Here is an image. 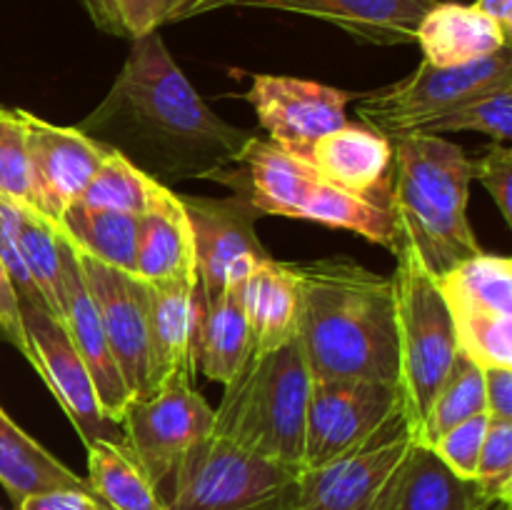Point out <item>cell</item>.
I'll use <instances>...</instances> for the list:
<instances>
[{
  "label": "cell",
  "instance_id": "6da1fadb",
  "mask_svg": "<svg viewBox=\"0 0 512 510\" xmlns=\"http://www.w3.org/2000/svg\"><path fill=\"white\" fill-rule=\"evenodd\" d=\"M130 43L108 95L75 128L163 185L238 163L255 135L205 105L158 30Z\"/></svg>",
  "mask_w": 512,
  "mask_h": 510
},
{
  "label": "cell",
  "instance_id": "7a4b0ae2",
  "mask_svg": "<svg viewBox=\"0 0 512 510\" xmlns=\"http://www.w3.org/2000/svg\"><path fill=\"white\" fill-rule=\"evenodd\" d=\"M298 340L313 378L398 380L393 280L350 258L288 263Z\"/></svg>",
  "mask_w": 512,
  "mask_h": 510
},
{
  "label": "cell",
  "instance_id": "3957f363",
  "mask_svg": "<svg viewBox=\"0 0 512 510\" xmlns=\"http://www.w3.org/2000/svg\"><path fill=\"white\" fill-rule=\"evenodd\" d=\"M470 183L473 158L453 140L418 133L393 140L385 205L395 243L408 245L433 280L483 253L468 220Z\"/></svg>",
  "mask_w": 512,
  "mask_h": 510
},
{
  "label": "cell",
  "instance_id": "277c9868",
  "mask_svg": "<svg viewBox=\"0 0 512 510\" xmlns=\"http://www.w3.org/2000/svg\"><path fill=\"white\" fill-rule=\"evenodd\" d=\"M223 388L213 435L258 458L303 468L305 410L313 373L298 335L283 348L250 355L243 370Z\"/></svg>",
  "mask_w": 512,
  "mask_h": 510
},
{
  "label": "cell",
  "instance_id": "5b68a950",
  "mask_svg": "<svg viewBox=\"0 0 512 510\" xmlns=\"http://www.w3.org/2000/svg\"><path fill=\"white\" fill-rule=\"evenodd\" d=\"M395 330H398V385L403 413L418 443L440 383L458 358L453 320L438 285L413 250L395 243Z\"/></svg>",
  "mask_w": 512,
  "mask_h": 510
},
{
  "label": "cell",
  "instance_id": "8992f818",
  "mask_svg": "<svg viewBox=\"0 0 512 510\" xmlns=\"http://www.w3.org/2000/svg\"><path fill=\"white\" fill-rule=\"evenodd\" d=\"M300 470L210 433L178 460L163 503L165 510H293Z\"/></svg>",
  "mask_w": 512,
  "mask_h": 510
},
{
  "label": "cell",
  "instance_id": "52a82bcc",
  "mask_svg": "<svg viewBox=\"0 0 512 510\" xmlns=\"http://www.w3.org/2000/svg\"><path fill=\"white\" fill-rule=\"evenodd\" d=\"M512 85V55L508 48L453 68L420 63L413 75L390 88L368 93L355 103L360 120L390 140L418 133L450 110L493 90Z\"/></svg>",
  "mask_w": 512,
  "mask_h": 510
},
{
  "label": "cell",
  "instance_id": "ba28073f",
  "mask_svg": "<svg viewBox=\"0 0 512 510\" xmlns=\"http://www.w3.org/2000/svg\"><path fill=\"white\" fill-rule=\"evenodd\" d=\"M458 350L478 368H512V260L478 253L435 280Z\"/></svg>",
  "mask_w": 512,
  "mask_h": 510
},
{
  "label": "cell",
  "instance_id": "9c48e42d",
  "mask_svg": "<svg viewBox=\"0 0 512 510\" xmlns=\"http://www.w3.org/2000/svg\"><path fill=\"white\" fill-rule=\"evenodd\" d=\"M193 378L190 373L168 375L153 393L130 400L118 423L120 443L158 490L185 450L213 433L215 410L195 390Z\"/></svg>",
  "mask_w": 512,
  "mask_h": 510
},
{
  "label": "cell",
  "instance_id": "30bf717a",
  "mask_svg": "<svg viewBox=\"0 0 512 510\" xmlns=\"http://www.w3.org/2000/svg\"><path fill=\"white\" fill-rule=\"evenodd\" d=\"M180 203L193 230L198 290L205 303L225 298L230 290L240 288L255 268L270 260L255 230L263 213L245 198L180 195Z\"/></svg>",
  "mask_w": 512,
  "mask_h": 510
},
{
  "label": "cell",
  "instance_id": "8fae6325",
  "mask_svg": "<svg viewBox=\"0 0 512 510\" xmlns=\"http://www.w3.org/2000/svg\"><path fill=\"white\" fill-rule=\"evenodd\" d=\"M400 405L398 380L313 378L305 410L303 470L358 448Z\"/></svg>",
  "mask_w": 512,
  "mask_h": 510
},
{
  "label": "cell",
  "instance_id": "7c38bea8",
  "mask_svg": "<svg viewBox=\"0 0 512 510\" xmlns=\"http://www.w3.org/2000/svg\"><path fill=\"white\" fill-rule=\"evenodd\" d=\"M68 245L78 260L90 298L95 300L110 353L128 388L130 400L153 393L155 360L153 343H150L148 283H143L138 275L100 263L70 240Z\"/></svg>",
  "mask_w": 512,
  "mask_h": 510
},
{
  "label": "cell",
  "instance_id": "4fadbf2b",
  "mask_svg": "<svg viewBox=\"0 0 512 510\" xmlns=\"http://www.w3.org/2000/svg\"><path fill=\"white\" fill-rule=\"evenodd\" d=\"M403 405L348 453L298 475L293 510H370L385 478L413 445Z\"/></svg>",
  "mask_w": 512,
  "mask_h": 510
},
{
  "label": "cell",
  "instance_id": "5bb4252c",
  "mask_svg": "<svg viewBox=\"0 0 512 510\" xmlns=\"http://www.w3.org/2000/svg\"><path fill=\"white\" fill-rule=\"evenodd\" d=\"M243 98L258 113L270 143L303 158L315 140L348 123L353 93L315 80L260 73Z\"/></svg>",
  "mask_w": 512,
  "mask_h": 510
},
{
  "label": "cell",
  "instance_id": "9a60e30c",
  "mask_svg": "<svg viewBox=\"0 0 512 510\" xmlns=\"http://www.w3.org/2000/svg\"><path fill=\"white\" fill-rule=\"evenodd\" d=\"M20 315L30 345L28 363L45 380L73 428L78 430L83 445L100 438L115 440L118 425L105 418L88 365L83 363L63 325L40 305L20 303Z\"/></svg>",
  "mask_w": 512,
  "mask_h": 510
},
{
  "label": "cell",
  "instance_id": "2e32d148",
  "mask_svg": "<svg viewBox=\"0 0 512 510\" xmlns=\"http://www.w3.org/2000/svg\"><path fill=\"white\" fill-rule=\"evenodd\" d=\"M28 135L30 183L38 213L58 228L60 218L80 200L108 148L80 128L53 125L23 110Z\"/></svg>",
  "mask_w": 512,
  "mask_h": 510
},
{
  "label": "cell",
  "instance_id": "e0dca14e",
  "mask_svg": "<svg viewBox=\"0 0 512 510\" xmlns=\"http://www.w3.org/2000/svg\"><path fill=\"white\" fill-rule=\"evenodd\" d=\"M213 180L233 188L263 215L303 220L305 205L323 178L298 155L285 153L270 140L253 138L243 158Z\"/></svg>",
  "mask_w": 512,
  "mask_h": 510
},
{
  "label": "cell",
  "instance_id": "ac0fdd59",
  "mask_svg": "<svg viewBox=\"0 0 512 510\" xmlns=\"http://www.w3.org/2000/svg\"><path fill=\"white\" fill-rule=\"evenodd\" d=\"M438 0H230L238 8L308 15L345 30L360 43H413L420 20Z\"/></svg>",
  "mask_w": 512,
  "mask_h": 510
},
{
  "label": "cell",
  "instance_id": "d6986e66",
  "mask_svg": "<svg viewBox=\"0 0 512 510\" xmlns=\"http://www.w3.org/2000/svg\"><path fill=\"white\" fill-rule=\"evenodd\" d=\"M60 248H63V315H60V325L73 340L83 363L88 365L105 418L118 425L125 405L130 403L128 388H125L113 353H110L95 300L90 298L78 260H75L73 250L63 235H60Z\"/></svg>",
  "mask_w": 512,
  "mask_h": 510
},
{
  "label": "cell",
  "instance_id": "ffe728a7",
  "mask_svg": "<svg viewBox=\"0 0 512 510\" xmlns=\"http://www.w3.org/2000/svg\"><path fill=\"white\" fill-rule=\"evenodd\" d=\"M303 160L328 183L385 205L393 170V140L380 130L365 123H345L315 140Z\"/></svg>",
  "mask_w": 512,
  "mask_h": 510
},
{
  "label": "cell",
  "instance_id": "44dd1931",
  "mask_svg": "<svg viewBox=\"0 0 512 510\" xmlns=\"http://www.w3.org/2000/svg\"><path fill=\"white\" fill-rule=\"evenodd\" d=\"M488 500L475 480L458 478L428 445L413 443L385 478L370 510H480Z\"/></svg>",
  "mask_w": 512,
  "mask_h": 510
},
{
  "label": "cell",
  "instance_id": "7402d4cb",
  "mask_svg": "<svg viewBox=\"0 0 512 510\" xmlns=\"http://www.w3.org/2000/svg\"><path fill=\"white\" fill-rule=\"evenodd\" d=\"M150 343L155 360V388L168 375H195V330H198V270L178 278L148 283Z\"/></svg>",
  "mask_w": 512,
  "mask_h": 510
},
{
  "label": "cell",
  "instance_id": "603a6c76",
  "mask_svg": "<svg viewBox=\"0 0 512 510\" xmlns=\"http://www.w3.org/2000/svg\"><path fill=\"white\" fill-rule=\"evenodd\" d=\"M415 40L423 48L425 63L435 68L473 63L510 45L508 35L475 5L440 0L420 20Z\"/></svg>",
  "mask_w": 512,
  "mask_h": 510
},
{
  "label": "cell",
  "instance_id": "cb8c5ba5",
  "mask_svg": "<svg viewBox=\"0 0 512 510\" xmlns=\"http://www.w3.org/2000/svg\"><path fill=\"white\" fill-rule=\"evenodd\" d=\"M240 303L250 330V355L283 348L298 335V283L288 263L273 258L240 285Z\"/></svg>",
  "mask_w": 512,
  "mask_h": 510
},
{
  "label": "cell",
  "instance_id": "d4e9b609",
  "mask_svg": "<svg viewBox=\"0 0 512 510\" xmlns=\"http://www.w3.org/2000/svg\"><path fill=\"white\" fill-rule=\"evenodd\" d=\"M195 268L193 230L180 195L165 188L160 198L140 215L135 275L143 283L178 278Z\"/></svg>",
  "mask_w": 512,
  "mask_h": 510
},
{
  "label": "cell",
  "instance_id": "484cf974",
  "mask_svg": "<svg viewBox=\"0 0 512 510\" xmlns=\"http://www.w3.org/2000/svg\"><path fill=\"white\" fill-rule=\"evenodd\" d=\"M0 485L8 490L15 505L28 495L48 490H80L93 493L88 480L60 463L33 435L25 433L0 405ZM95 495V493H93Z\"/></svg>",
  "mask_w": 512,
  "mask_h": 510
},
{
  "label": "cell",
  "instance_id": "4316f807",
  "mask_svg": "<svg viewBox=\"0 0 512 510\" xmlns=\"http://www.w3.org/2000/svg\"><path fill=\"white\" fill-rule=\"evenodd\" d=\"M195 370L208 380L228 385L250 358V330L245 320L240 288L225 298L205 303L195 330Z\"/></svg>",
  "mask_w": 512,
  "mask_h": 510
},
{
  "label": "cell",
  "instance_id": "83f0119b",
  "mask_svg": "<svg viewBox=\"0 0 512 510\" xmlns=\"http://www.w3.org/2000/svg\"><path fill=\"white\" fill-rule=\"evenodd\" d=\"M88 448V485L110 510H165L163 495L120 440H93Z\"/></svg>",
  "mask_w": 512,
  "mask_h": 510
},
{
  "label": "cell",
  "instance_id": "f1b7e54d",
  "mask_svg": "<svg viewBox=\"0 0 512 510\" xmlns=\"http://www.w3.org/2000/svg\"><path fill=\"white\" fill-rule=\"evenodd\" d=\"M60 233L93 255L95 260L135 275V255H138L140 215L120 213V210L85 208L75 203L60 218Z\"/></svg>",
  "mask_w": 512,
  "mask_h": 510
},
{
  "label": "cell",
  "instance_id": "f546056e",
  "mask_svg": "<svg viewBox=\"0 0 512 510\" xmlns=\"http://www.w3.org/2000/svg\"><path fill=\"white\" fill-rule=\"evenodd\" d=\"M15 233L28 273L45 308L60 323L63 315V248L60 233L43 213L15 205Z\"/></svg>",
  "mask_w": 512,
  "mask_h": 510
},
{
  "label": "cell",
  "instance_id": "4dcf8cb0",
  "mask_svg": "<svg viewBox=\"0 0 512 510\" xmlns=\"http://www.w3.org/2000/svg\"><path fill=\"white\" fill-rule=\"evenodd\" d=\"M168 185L158 183L150 175L140 173L123 155L108 150L93 180L83 190L78 203L85 208L120 210V213L143 215Z\"/></svg>",
  "mask_w": 512,
  "mask_h": 510
},
{
  "label": "cell",
  "instance_id": "1f68e13d",
  "mask_svg": "<svg viewBox=\"0 0 512 510\" xmlns=\"http://www.w3.org/2000/svg\"><path fill=\"white\" fill-rule=\"evenodd\" d=\"M480 413H485L483 368H478L473 360L458 353V358L450 365L448 375L440 383L438 393H435L418 443L430 448L445 430L455 428L458 423Z\"/></svg>",
  "mask_w": 512,
  "mask_h": 510
},
{
  "label": "cell",
  "instance_id": "d6a6232c",
  "mask_svg": "<svg viewBox=\"0 0 512 510\" xmlns=\"http://www.w3.org/2000/svg\"><path fill=\"white\" fill-rule=\"evenodd\" d=\"M85 13L103 33L138 40L160 25L175 23L188 0H80Z\"/></svg>",
  "mask_w": 512,
  "mask_h": 510
},
{
  "label": "cell",
  "instance_id": "836d02e7",
  "mask_svg": "<svg viewBox=\"0 0 512 510\" xmlns=\"http://www.w3.org/2000/svg\"><path fill=\"white\" fill-rule=\"evenodd\" d=\"M460 130H475L488 135L493 143L508 145L512 138V85L450 110L448 115L420 128L418 135H445Z\"/></svg>",
  "mask_w": 512,
  "mask_h": 510
},
{
  "label": "cell",
  "instance_id": "e575fe53",
  "mask_svg": "<svg viewBox=\"0 0 512 510\" xmlns=\"http://www.w3.org/2000/svg\"><path fill=\"white\" fill-rule=\"evenodd\" d=\"M0 198L38 210L33 200L28 135L20 108H0Z\"/></svg>",
  "mask_w": 512,
  "mask_h": 510
},
{
  "label": "cell",
  "instance_id": "d590c367",
  "mask_svg": "<svg viewBox=\"0 0 512 510\" xmlns=\"http://www.w3.org/2000/svg\"><path fill=\"white\" fill-rule=\"evenodd\" d=\"M475 485L485 498L512 503V420L490 418L475 470Z\"/></svg>",
  "mask_w": 512,
  "mask_h": 510
},
{
  "label": "cell",
  "instance_id": "8d00e7d4",
  "mask_svg": "<svg viewBox=\"0 0 512 510\" xmlns=\"http://www.w3.org/2000/svg\"><path fill=\"white\" fill-rule=\"evenodd\" d=\"M490 415L480 413L473 418L463 420L455 428L445 430L430 450L443 460L445 468L453 470L458 478L463 480H475V470H478V458L480 450H483L485 433H488Z\"/></svg>",
  "mask_w": 512,
  "mask_h": 510
},
{
  "label": "cell",
  "instance_id": "74e56055",
  "mask_svg": "<svg viewBox=\"0 0 512 510\" xmlns=\"http://www.w3.org/2000/svg\"><path fill=\"white\" fill-rule=\"evenodd\" d=\"M473 178L480 180L498 205L500 215L512 225V150L505 143H493L483 150L478 160H473Z\"/></svg>",
  "mask_w": 512,
  "mask_h": 510
},
{
  "label": "cell",
  "instance_id": "f35d334b",
  "mask_svg": "<svg viewBox=\"0 0 512 510\" xmlns=\"http://www.w3.org/2000/svg\"><path fill=\"white\" fill-rule=\"evenodd\" d=\"M0 343H10L20 350V355H25V360L30 358V345L25 338L23 315H20V298L3 263H0Z\"/></svg>",
  "mask_w": 512,
  "mask_h": 510
},
{
  "label": "cell",
  "instance_id": "ab89813d",
  "mask_svg": "<svg viewBox=\"0 0 512 510\" xmlns=\"http://www.w3.org/2000/svg\"><path fill=\"white\" fill-rule=\"evenodd\" d=\"M18 510H110L98 495L80 490H48V493L28 495Z\"/></svg>",
  "mask_w": 512,
  "mask_h": 510
},
{
  "label": "cell",
  "instance_id": "60d3db41",
  "mask_svg": "<svg viewBox=\"0 0 512 510\" xmlns=\"http://www.w3.org/2000/svg\"><path fill=\"white\" fill-rule=\"evenodd\" d=\"M485 413L493 420H512V368H485Z\"/></svg>",
  "mask_w": 512,
  "mask_h": 510
},
{
  "label": "cell",
  "instance_id": "b9f144b4",
  "mask_svg": "<svg viewBox=\"0 0 512 510\" xmlns=\"http://www.w3.org/2000/svg\"><path fill=\"white\" fill-rule=\"evenodd\" d=\"M475 8L488 15L505 35H512V0H475Z\"/></svg>",
  "mask_w": 512,
  "mask_h": 510
},
{
  "label": "cell",
  "instance_id": "7bdbcfd3",
  "mask_svg": "<svg viewBox=\"0 0 512 510\" xmlns=\"http://www.w3.org/2000/svg\"><path fill=\"white\" fill-rule=\"evenodd\" d=\"M228 3H230V0H188V3L180 8L178 18H175V20H185V18H193V15L210 13V10L225 8Z\"/></svg>",
  "mask_w": 512,
  "mask_h": 510
},
{
  "label": "cell",
  "instance_id": "ee69618b",
  "mask_svg": "<svg viewBox=\"0 0 512 510\" xmlns=\"http://www.w3.org/2000/svg\"><path fill=\"white\" fill-rule=\"evenodd\" d=\"M480 510H512V503H508V500H488Z\"/></svg>",
  "mask_w": 512,
  "mask_h": 510
}]
</instances>
